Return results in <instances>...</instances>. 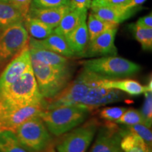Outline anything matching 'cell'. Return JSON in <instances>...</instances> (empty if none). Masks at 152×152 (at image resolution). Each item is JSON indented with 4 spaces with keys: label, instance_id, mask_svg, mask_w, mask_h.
Segmentation results:
<instances>
[{
    "label": "cell",
    "instance_id": "6da1fadb",
    "mask_svg": "<svg viewBox=\"0 0 152 152\" xmlns=\"http://www.w3.org/2000/svg\"><path fill=\"white\" fill-rule=\"evenodd\" d=\"M45 99L38 88L32 66L0 95V107L17 109L28 106L45 108Z\"/></svg>",
    "mask_w": 152,
    "mask_h": 152
},
{
    "label": "cell",
    "instance_id": "7a4b0ae2",
    "mask_svg": "<svg viewBox=\"0 0 152 152\" xmlns=\"http://www.w3.org/2000/svg\"><path fill=\"white\" fill-rule=\"evenodd\" d=\"M92 109L78 104L43 110L39 116L51 134L61 136L84 123Z\"/></svg>",
    "mask_w": 152,
    "mask_h": 152
},
{
    "label": "cell",
    "instance_id": "3957f363",
    "mask_svg": "<svg viewBox=\"0 0 152 152\" xmlns=\"http://www.w3.org/2000/svg\"><path fill=\"white\" fill-rule=\"evenodd\" d=\"M31 66L39 92L45 100L54 98L71 82V66L58 68L45 64L30 56Z\"/></svg>",
    "mask_w": 152,
    "mask_h": 152
},
{
    "label": "cell",
    "instance_id": "277c9868",
    "mask_svg": "<svg viewBox=\"0 0 152 152\" xmlns=\"http://www.w3.org/2000/svg\"><path fill=\"white\" fill-rule=\"evenodd\" d=\"M102 78L104 77L83 68L77 77L70 82L59 94L51 99L45 100L46 104L44 110L80 104L92 87L99 85Z\"/></svg>",
    "mask_w": 152,
    "mask_h": 152
},
{
    "label": "cell",
    "instance_id": "5b68a950",
    "mask_svg": "<svg viewBox=\"0 0 152 152\" xmlns=\"http://www.w3.org/2000/svg\"><path fill=\"white\" fill-rule=\"evenodd\" d=\"M83 68L108 79H121L135 75L141 66L126 58L116 56H106L85 61Z\"/></svg>",
    "mask_w": 152,
    "mask_h": 152
},
{
    "label": "cell",
    "instance_id": "8992f818",
    "mask_svg": "<svg viewBox=\"0 0 152 152\" xmlns=\"http://www.w3.org/2000/svg\"><path fill=\"white\" fill-rule=\"evenodd\" d=\"M14 132L20 145L30 152H41L52 146V136L39 115L28 119Z\"/></svg>",
    "mask_w": 152,
    "mask_h": 152
},
{
    "label": "cell",
    "instance_id": "52a82bcc",
    "mask_svg": "<svg viewBox=\"0 0 152 152\" xmlns=\"http://www.w3.org/2000/svg\"><path fill=\"white\" fill-rule=\"evenodd\" d=\"M23 22L0 31V70L28 46L30 35Z\"/></svg>",
    "mask_w": 152,
    "mask_h": 152
},
{
    "label": "cell",
    "instance_id": "ba28073f",
    "mask_svg": "<svg viewBox=\"0 0 152 152\" xmlns=\"http://www.w3.org/2000/svg\"><path fill=\"white\" fill-rule=\"evenodd\" d=\"M98 126L97 121L91 119L84 125L73 129L58 142L57 152H86L92 143Z\"/></svg>",
    "mask_w": 152,
    "mask_h": 152
},
{
    "label": "cell",
    "instance_id": "9c48e42d",
    "mask_svg": "<svg viewBox=\"0 0 152 152\" xmlns=\"http://www.w3.org/2000/svg\"><path fill=\"white\" fill-rule=\"evenodd\" d=\"M31 66L29 48L27 46L4 68L0 75V95L18 80Z\"/></svg>",
    "mask_w": 152,
    "mask_h": 152
},
{
    "label": "cell",
    "instance_id": "30bf717a",
    "mask_svg": "<svg viewBox=\"0 0 152 152\" xmlns=\"http://www.w3.org/2000/svg\"><path fill=\"white\" fill-rule=\"evenodd\" d=\"M117 30L118 28L108 30L89 42L84 57L116 56L118 51L114 42Z\"/></svg>",
    "mask_w": 152,
    "mask_h": 152
},
{
    "label": "cell",
    "instance_id": "8fae6325",
    "mask_svg": "<svg viewBox=\"0 0 152 152\" xmlns=\"http://www.w3.org/2000/svg\"><path fill=\"white\" fill-rule=\"evenodd\" d=\"M120 129L115 123L108 122L99 132L90 152H123L121 147Z\"/></svg>",
    "mask_w": 152,
    "mask_h": 152
},
{
    "label": "cell",
    "instance_id": "7c38bea8",
    "mask_svg": "<svg viewBox=\"0 0 152 152\" xmlns=\"http://www.w3.org/2000/svg\"><path fill=\"white\" fill-rule=\"evenodd\" d=\"M125 98V94L121 91L98 85L92 87L80 104L95 109L98 106L120 102Z\"/></svg>",
    "mask_w": 152,
    "mask_h": 152
},
{
    "label": "cell",
    "instance_id": "4fadbf2b",
    "mask_svg": "<svg viewBox=\"0 0 152 152\" xmlns=\"http://www.w3.org/2000/svg\"><path fill=\"white\" fill-rule=\"evenodd\" d=\"M91 12L97 16L102 20L120 24L132 16L137 8L127 9L124 7H112L100 4L95 0L92 1L90 6Z\"/></svg>",
    "mask_w": 152,
    "mask_h": 152
},
{
    "label": "cell",
    "instance_id": "5bb4252c",
    "mask_svg": "<svg viewBox=\"0 0 152 152\" xmlns=\"http://www.w3.org/2000/svg\"><path fill=\"white\" fill-rule=\"evenodd\" d=\"M28 48L30 56L48 65L58 68H66L70 66V58L49 51L38 45L35 39L30 37Z\"/></svg>",
    "mask_w": 152,
    "mask_h": 152
},
{
    "label": "cell",
    "instance_id": "9a60e30c",
    "mask_svg": "<svg viewBox=\"0 0 152 152\" xmlns=\"http://www.w3.org/2000/svg\"><path fill=\"white\" fill-rule=\"evenodd\" d=\"M71 9L70 6L52 7V8H30L27 16L37 18L52 29L56 28L61 19Z\"/></svg>",
    "mask_w": 152,
    "mask_h": 152
},
{
    "label": "cell",
    "instance_id": "2e32d148",
    "mask_svg": "<svg viewBox=\"0 0 152 152\" xmlns=\"http://www.w3.org/2000/svg\"><path fill=\"white\" fill-rule=\"evenodd\" d=\"M99 86L108 89H115L131 96H138L149 92L146 85H142L134 80L130 79H108L102 78Z\"/></svg>",
    "mask_w": 152,
    "mask_h": 152
},
{
    "label": "cell",
    "instance_id": "e0dca14e",
    "mask_svg": "<svg viewBox=\"0 0 152 152\" xmlns=\"http://www.w3.org/2000/svg\"><path fill=\"white\" fill-rule=\"evenodd\" d=\"M66 41L77 57H84L89 43V35L87 20L65 36Z\"/></svg>",
    "mask_w": 152,
    "mask_h": 152
},
{
    "label": "cell",
    "instance_id": "ac0fdd59",
    "mask_svg": "<svg viewBox=\"0 0 152 152\" xmlns=\"http://www.w3.org/2000/svg\"><path fill=\"white\" fill-rule=\"evenodd\" d=\"M35 41L40 47L61 56H66L67 58L77 57L75 52L68 45L65 36L57 34L54 31L45 39H35Z\"/></svg>",
    "mask_w": 152,
    "mask_h": 152
},
{
    "label": "cell",
    "instance_id": "d6986e66",
    "mask_svg": "<svg viewBox=\"0 0 152 152\" xmlns=\"http://www.w3.org/2000/svg\"><path fill=\"white\" fill-rule=\"evenodd\" d=\"M87 18V11L70 9L69 11L63 17L59 24L54 29V32L59 35L66 36L80 26L82 23L86 21Z\"/></svg>",
    "mask_w": 152,
    "mask_h": 152
},
{
    "label": "cell",
    "instance_id": "ffe728a7",
    "mask_svg": "<svg viewBox=\"0 0 152 152\" xmlns=\"http://www.w3.org/2000/svg\"><path fill=\"white\" fill-rule=\"evenodd\" d=\"M121 136V147L123 152H150L151 148L148 147L143 140L134 133L126 129H120Z\"/></svg>",
    "mask_w": 152,
    "mask_h": 152
},
{
    "label": "cell",
    "instance_id": "44dd1931",
    "mask_svg": "<svg viewBox=\"0 0 152 152\" xmlns=\"http://www.w3.org/2000/svg\"><path fill=\"white\" fill-rule=\"evenodd\" d=\"M26 16L11 4L0 1V31L16 23L23 22Z\"/></svg>",
    "mask_w": 152,
    "mask_h": 152
},
{
    "label": "cell",
    "instance_id": "7402d4cb",
    "mask_svg": "<svg viewBox=\"0 0 152 152\" xmlns=\"http://www.w3.org/2000/svg\"><path fill=\"white\" fill-rule=\"evenodd\" d=\"M87 30H88L89 42L92 41L96 36L106 30L118 28L119 24L102 20L92 12H90L87 20Z\"/></svg>",
    "mask_w": 152,
    "mask_h": 152
},
{
    "label": "cell",
    "instance_id": "603a6c76",
    "mask_svg": "<svg viewBox=\"0 0 152 152\" xmlns=\"http://www.w3.org/2000/svg\"><path fill=\"white\" fill-rule=\"evenodd\" d=\"M23 23L28 35L37 39H45L54 31V29L37 18L26 16Z\"/></svg>",
    "mask_w": 152,
    "mask_h": 152
},
{
    "label": "cell",
    "instance_id": "cb8c5ba5",
    "mask_svg": "<svg viewBox=\"0 0 152 152\" xmlns=\"http://www.w3.org/2000/svg\"><path fill=\"white\" fill-rule=\"evenodd\" d=\"M0 151L30 152L20 145L14 132L10 130H3L0 132Z\"/></svg>",
    "mask_w": 152,
    "mask_h": 152
},
{
    "label": "cell",
    "instance_id": "d4e9b609",
    "mask_svg": "<svg viewBox=\"0 0 152 152\" xmlns=\"http://www.w3.org/2000/svg\"><path fill=\"white\" fill-rule=\"evenodd\" d=\"M130 29L132 30L134 38L141 45L144 50L152 49V28L142 27L137 23L131 24Z\"/></svg>",
    "mask_w": 152,
    "mask_h": 152
},
{
    "label": "cell",
    "instance_id": "484cf974",
    "mask_svg": "<svg viewBox=\"0 0 152 152\" xmlns=\"http://www.w3.org/2000/svg\"><path fill=\"white\" fill-rule=\"evenodd\" d=\"M115 123L124 125L125 126H128V125L136 124L145 125V121H144V118L142 117L140 111L130 109H127L123 114L122 116Z\"/></svg>",
    "mask_w": 152,
    "mask_h": 152
},
{
    "label": "cell",
    "instance_id": "4316f807",
    "mask_svg": "<svg viewBox=\"0 0 152 152\" xmlns=\"http://www.w3.org/2000/svg\"><path fill=\"white\" fill-rule=\"evenodd\" d=\"M125 129L140 137L148 147L151 148L152 132L149 128L144 124H136L126 126Z\"/></svg>",
    "mask_w": 152,
    "mask_h": 152
},
{
    "label": "cell",
    "instance_id": "83f0119b",
    "mask_svg": "<svg viewBox=\"0 0 152 152\" xmlns=\"http://www.w3.org/2000/svg\"><path fill=\"white\" fill-rule=\"evenodd\" d=\"M127 109L125 107H107L104 108L100 111L99 115L102 119L108 122L115 123L123 115Z\"/></svg>",
    "mask_w": 152,
    "mask_h": 152
},
{
    "label": "cell",
    "instance_id": "f1b7e54d",
    "mask_svg": "<svg viewBox=\"0 0 152 152\" xmlns=\"http://www.w3.org/2000/svg\"><path fill=\"white\" fill-rule=\"evenodd\" d=\"M144 96L145 99L140 112L145 121V125L151 128L152 123V92H145Z\"/></svg>",
    "mask_w": 152,
    "mask_h": 152
},
{
    "label": "cell",
    "instance_id": "f546056e",
    "mask_svg": "<svg viewBox=\"0 0 152 152\" xmlns=\"http://www.w3.org/2000/svg\"><path fill=\"white\" fill-rule=\"evenodd\" d=\"M71 0H31L30 8L43 9L69 6Z\"/></svg>",
    "mask_w": 152,
    "mask_h": 152
},
{
    "label": "cell",
    "instance_id": "4dcf8cb0",
    "mask_svg": "<svg viewBox=\"0 0 152 152\" xmlns=\"http://www.w3.org/2000/svg\"><path fill=\"white\" fill-rule=\"evenodd\" d=\"M9 2L18 9L24 16H27L31 0H9Z\"/></svg>",
    "mask_w": 152,
    "mask_h": 152
},
{
    "label": "cell",
    "instance_id": "1f68e13d",
    "mask_svg": "<svg viewBox=\"0 0 152 152\" xmlns=\"http://www.w3.org/2000/svg\"><path fill=\"white\" fill-rule=\"evenodd\" d=\"M92 0H71L70 7L73 9L87 11L90 9Z\"/></svg>",
    "mask_w": 152,
    "mask_h": 152
},
{
    "label": "cell",
    "instance_id": "d6a6232c",
    "mask_svg": "<svg viewBox=\"0 0 152 152\" xmlns=\"http://www.w3.org/2000/svg\"><path fill=\"white\" fill-rule=\"evenodd\" d=\"M95 1L102 5L124 7L129 3L130 0H95Z\"/></svg>",
    "mask_w": 152,
    "mask_h": 152
},
{
    "label": "cell",
    "instance_id": "836d02e7",
    "mask_svg": "<svg viewBox=\"0 0 152 152\" xmlns=\"http://www.w3.org/2000/svg\"><path fill=\"white\" fill-rule=\"evenodd\" d=\"M136 23L137 24L140 25V26H142V27L152 28V15H151V13H150L149 14L147 15V16L140 18Z\"/></svg>",
    "mask_w": 152,
    "mask_h": 152
},
{
    "label": "cell",
    "instance_id": "e575fe53",
    "mask_svg": "<svg viewBox=\"0 0 152 152\" xmlns=\"http://www.w3.org/2000/svg\"><path fill=\"white\" fill-rule=\"evenodd\" d=\"M146 0H130L129 3L125 7H124V8L127 9H136L142 4Z\"/></svg>",
    "mask_w": 152,
    "mask_h": 152
},
{
    "label": "cell",
    "instance_id": "d590c367",
    "mask_svg": "<svg viewBox=\"0 0 152 152\" xmlns=\"http://www.w3.org/2000/svg\"><path fill=\"white\" fill-rule=\"evenodd\" d=\"M41 152H56V151H54V148H53L52 145V146H50V147H49L47 148V149H45V151H41Z\"/></svg>",
    "mask_w": 152,
    "mask_h": 152
},
{
    "label": "cell",
    "instance_id": "8d00e7d4",
    "mask_svg": "<svg viewBox=\"0 0 152 152\" xmlns=\"http://www.w3.org/2000/svg\"><path fill=\"white\" fill-rule=\"evenodd\" d=\"M0 1H7V2H9V0H0Z\"/></svg>",
    "mask_w": 152,
    "mask_h": 152
},
{
    "label": "cell",
    "instance_id": "74e56055",
    "mask_svg": "<svg viewBox=\"0 0 152 152\" xmlns=\"http://www.w3.org/2000/svg\"><path fill=\"white\" fill-rule=\"evenodd\" d=\"M150 152H151V151H150Z\"/></svg>",
    "mask_w": 152,
    "mask_h": 152
}]
</instances>
